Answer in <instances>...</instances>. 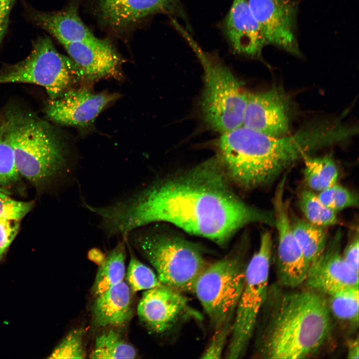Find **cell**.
I'll use <instances>...</instances> for the list:
<instances>
[{
    "instance_id": "5bb4252c",
    "label": "cell",
    "mask_w": 359,
    "mask_h": 359,
    "mask_svg": "<svg viewBox=\"0 0 359 359\" xmlns=\"http://www.w3.org/2000/svg\"><path fill=\"white\" fill-rule=\"evenodd\" d=\"M62 45L85 78L120 80L122 78L123 59L108 41L96 37Z\"/></svg>"
},
{
    "instance_id": "603a6c76",
    "label": "cell",
    "mask_w": 359,
    "mask_h": 359,
    "mask_svg": "<svg viewBox=\"0 0 359 359\" xmlns=\"http://www.w3.org/2000/svg\"><path fill=\"white\" fill-rule=\"evenodd\" d=\"M136 355V351L132 346L124 340L118 333L110 330L96 337L90 358L134 359Z\"/></svg>"
},
{
    "instance_id": "6da1fadb",
    "label": "cell",
    "mask_w": 359,
    "mask_h": 359,
    "mask_svg": "<svg viewBox=\"0 0 359 359\" xmlns=\"http://www.w3.org/2000/svg\"><path fill=\"white\" fill-rule=\"evenodd\" d=\"M99 214L110 236L167 222L221 246L248 224H274L273 212L252 207L235 193L218 156L139 187L102 205Z\"/></svg>"
},
{
    "instance_id": "8992f818",
    "label": "cell",
    "mask_w": 359,
    "mask_h": 359,
    "mask_svg": "<svg viewBox=\"0 0 359 359\" xmlns=\"http://www.w3.org/2000/svg\"><path fill=\"white\" fill-rule=\"evenodd\" d=\"M84 78L70 58L59 53L47 36L38 37L29 55L15 64L0 69V84L28 83L44 88L55 99Z\"/></svg>"
},
{
    "instance_id": "7a4b0ae2",
    "label": "cell",
    "mask_w": 359,
    "mask_h": 359,
    "mask_svg": "<svg viewBox=\"0 0 359 359\" xmlns=\"http://www.w3.org/2000/svg\"><path fill=\"white\" fill-rule=\"evenodd\" d=\"M280 286V285H279ZM269 287L256 342L258 358L301 359L317 351L331 329V311L323 294L312 290Z\"/></svg>"
},
{
    "instance_id": "4316f807",
    "label": "cell",
    "mask_w": 359,
    "mask_h": 359,
    "mask_svg": "<svg viewBox=\"0 0 359 359\" xmlns=\"http://www.w3.org/2000/svg\"><path fill=\"white\" fill-rule=\"evenodd\" d=\"M127 280L131 290H147L162 285L157 275L149 267L131 256L127 273Z\"/></svg>"
},
{
    "instance_id": "5b68a950",
    "label": "cell",
    "mask_w": 359,
    "mask_h": 359,
    "mask_svg": "<svg viewBox=\"0 0 359 359\" xmlns=\"http://www.w3.org/2000/svg\"><path fill=\"white\" fill-rule=\"evenodd\" d=\"M172 24L187 41L203 69L199 109L204 123L220 134L242 126L247 92L240 82L217 56L204 51L177 21Z\"/></svg>"
},
{
    "instance_id": "277c9868",
    "label": "cell",
    "mask_w": 359,
    "mask_h": 359,
    "mask_svg": "<svg viewBox=\"0 0 359 359\" xmlns=\"http://www.w3.org/2000/svg\"><path fill=\"white\" fill-rule=\"evenodd\" d=\"M123 238L154 267L162 285L180 292H192L208 265L199 247L158 224L136 228Z\"/></svg>"
},
{
    "instance_id": "30bf717a",
    "label": "cell",
    "mask_w": 359,
    "mask_h": 359,
    "mask_svg": "<svg viewBox=\"0 0 359 359\" xmlns=\"http://www.w3.org/2000/svg\"><path fill=\"white\" fill-rule=\"evenodd\" d=\"M116 93L95 92L85 88H72L50 99L44 111L52 122L67 126L85 128L118 97Z\"/></svg>"
},
{
    "instance_id": "ba28073f",
    "label": "cell",
    "mask_w": 359,
    "mask_h": 359,
    "mask_svg": "<svg viewBox=\"0 0 359 359\" xmlns=\"http://www.w3.org/2000/svg\"><path fill=\"white\" fill-rule=\"evenodd\" d=\"M245 268L239 255L208 264L193 291L215 329L232 323L243 288Z\"/></svg>"
},
{
    "instance_id": "83f0119b",
    "label": "cell",
    "mask_w": 359,
    "mask_h": 359,
    "mask_svg": "<svg viewBox=\"0 0 359 359\" xmlns=\"http://www.w3.org/2000/svg\"><path fill=\"white\" fill-rule=\"evenodd\" d=\"M317 196L328 208L337 212L358 205V197L347 188L337 183L320 191Z\"/></svg>"
},
{
    "instance_id": "836d02e7",
    "label": "cell",
    "mask_w": 359,
    "mask_h": 359,
    "mask_svg": "<svg viewBox=\"0 0 359 359\" xmlns=\"http://www.w3.org/2000/svg\"><path fill=\"white\" fill-rule=\"evenodd\" d=\"M15 0H0V45L6 33L10 11Z\"/></svg>"
},
{
    "instance_id": "7402d4cb",
    "label": "cell",
    "mask_w": 359,
    "mask_h": 359,
    "mask_svg": "<svg viewBox=\"0 0 359 359\" xmlns=\"http://www.w3.org/2000/svg\"><path fill=\"white\" fill-rule=\"evenodd\" d=\"M303 160L304 179L312 189L320 192L337 183L338 170L331 156L312 157L309 155Z\"/></svg>"
},
{
    "instance_id": "44dd1931",
    "label": "cell",
    "mask_w": 359,
    "mask_h": 359,
    "mask_svg": "<svg viewBox=\"0 0 359 359\" xmlns=\"http://www.w3.org/2000/svg\"><path fill=\"white\" fill-rule=\"evenodd\" d=\"M292 225L296 239L310 266L327 247V230L324 227L300 218H294Z\"/></svg>"
},
{
    "instance_id": "1f68e13d",
    "label": "cell",
    "mask_w": 359,
    "mask_h": 359,
    "mask_svg": "<svg viewBox=\"0 0 359 359\" xmlns=\"http://www.w3.org/2000/svg\"><path fill=\"white\" fill-rule=\"evenodd\" d=\"M19 226L18 220H0V263L3 260L10 244L17 235Z\"/></svg>"
},
{
    "instance_id": "ffe728a7",
    "label": "cell",
    "mask_w": 359,
    "mask_h": 359,
    "mask_svg": "<svg viewBox=\"0 0 359 359\" xmlns=\"http://www.w3.org/2000/svg\"><path fill=\"white\" fill-rule=\"evenodd\" d=\"M126 240L123 238L100 264L92 292L97 296L122 281L125 274Z\"/></svg>"
},
{
    "instance_id": "52a82bcc",
    "label": "cell",
    "mask_w": 359,
    "mask_h": 359,
    "mask_svg": "<svg viewBox=\"0 0 359 359\" xmlns=\"http://www.w3.org/2000/svg\"><path fill=\"white\" fill-rule=\"evenodd\" d=\"M272 247L271 234L265 231L261 236L258 250L245 268L243 288L232 322L226 358L237 359L243 355L253 336L267 296Z\"/></svg>"
},
{
    "instance_id": "9c48e42d",
    "label": "cell",
    "mask_w": 359,
    "mask_h": 359,
    "mask_svg": "<svg viewBox=\"0 0 359 359\" xmlns=\"http://www.w3.org/2000/svg\"><path fill=\"white\" fill-rule=\"evenodd\" d=\"M285 181L286 177H284L273 199L274 225L278 237L277 276L279 285L294 289L305 282L309 266L293 232L289 202L284 197Z\"/></svg>"
},
{
    "instance_id": "cb8c5ba5",
    "label": "cell",
    "mask_w": 359,
    "mask_h": 359,
    "mask_svg": "<svg viewBox=\"0 0 359 359\" xmlns=\"http://www.w3.org/2000/svg\"><path fill=\"white\" fill-rule=\"evenodd\" d=\"M20 183L12 150L6 138L0 116V191L10 194Z\"/></svg>"
},
{
    "instance_id": "9a60e30c",
    "label": "cell",
    "mask_w": 359,
    "mask_h": 359,
    "mask_svg": "<svg viewBox=\"0 0 359 359\" xmlns=\"http://www.w3.org/2000/svg\"><path fill=\"white\" fill-rule=\"evenodd\" d=\"M97 12L104 24L115 29L160 13L185 18L180 0H97Z\"/></svg>"
},
{
    "instance_id": "8fae6325",
    "label": "cell",
    "mask_w": 359,
    "mask_h": 359,
    "mask_svg": "<svg viewBox=\"0 0 359 359\" xmlns=\"http://www.w3.org/2000/svg\"><path fill=\"white\" fill-rule=\"evenodd\" d=\"M291 106L282 88L247 93L242 126L275 137L290 134Z\"/></svg>"
},
{
    "instance_id": "e575fe53",
    "label": "cell",
    "mask_w": 359,
    "mask_h": 359,
    "mask_svg": "<svg viewBox=\"0 0 359 359\" xmlns=\"http://www.w3.org/2000/svg\"><path fill=\"white\" fill-rule=\"evenodd\" d=\"M359 341L358 338L349 343L348 348L347 358L348 359H359Z\"/></svg>"
},
{
    "instance_id": "d590c367",
    "label": "cell",
    "mask_w": 359,
    "mask_h": 359,
    "mask_svg": "<svg viewBox=\"0 0 359 359\" xmlns=\"http://www.w3.org/2000/svg\"><path fill=\"white\" fill-rule=\"evenodd\" d=\"M89 258L96 262L100 261L101 264L105 258L104 254L99 249L97 248L92 249L88 253Z\"/></svg>"
},
{
    "instance_id": "7c38bea8",
    "label": "cell",
    "mask_w": 359,
    "mask_h": 359,
    "mask_svg": "<svg viewBox=\"0 0 359 359\" xmlns=\"http://www.w3.org/2000/svg\"><path fill=\"white\" fill-rule=\"evenodd\" d=\"M266 44L300 56L296 35L297 5L292 0H248Z\"/></svg>"
},
{
    "instance_id": "484cf974",
    "label": "cell",
    "mask_w": 359,
    "mask_h": 359,
    "mask_svg": "<svg viewBox=\"0 0 359 359\" xmlns=\"http://www.w3.org/2000/svg\"><path fill=\"white\" fill-rule=\"evenodd\" d=\"M330 311L338 318L358 324L359 287L342 290L330 295Z\"/></svg>"
},
{
    "instance_id": "e0dca14e",
    "label": "cell",
    "mask_w": 359,
    "mask_h": 359,
    "mask_svg": "<svg viewBox=\"0 0 359 359\" xmlns=\"http://www.w3.org/2000/svg\"><path fill=\"white\" fill-rule=\"evenodd\" d=\"M224 30L236 53L259 58L266 45L261 29L248 0H233L224 22Z\"/></svg>"
},
{
    "instance_id": "3957f363",
    "label": "cell",
    "mask_w": 359,
    "mask_h": 359,
    "mask_svg": "<svg viewBox=\"0 0 359 359\" xmlns=\"http://www.w3.org/2000/svg\"><path fill=\"white\" fill-rule=\"evenodd\" d=\"M0 117L20 176L41 188L63 173L67 166L65 148L50 124L16 106L7 108Z\"/></svg>"
},
{
    "instance_id": "4dcf8cb0",
    "label": "cell",
    "mask_w": 359,
    "mask_h": 359,
    "mask_svg": "<svg viewBox=\"0 0 359 359\" xmlns=\"http://www.w3.org/2000/svg\"><path fill=\"white\" fill-rule=\"evenodd\" d=\"M232 323H227L215 330L210 342L202 354L201 358H220L227 337L230 335Z\"/></svg>"
},
{
    "instance_id": "d6a6232c",
    "label": "cell",
    "mask_w": 359,
    "mask_h": 359,
    "mask_svg": "<svg viewBox=\"0 0 359 359\" xmlns=\"http://www.w3.org/2000/svg\"><path fill=\"white\" fill-rule=\"evenodd\" d=\"M359 235L358 233L346 248L342 254L346 262L359 273Z\"/></svg>"
},
{
    "instance_id": "4fadbf2b",
    "label": "cell",
    "mask_w": 359,
    "mask_h": 359,
    "mask_svg": "<svg viewBox=\"0 0 359 359\" xmlns=\"http://www.w3.org/2000/svg\"><path fill=\"white\" fill-rule=\"evenodd\" d=\"M341 232L339 230L319 258L309 266L305 282L309 288L331 295L345 289L359 287V273L341 253Z\"/></svg>"
},
{
    "instance_id": "f546056e",
    "label": "cell",
    "mask_w": 359,
    "mask_h": 359,
    "mask_svg": "<svg viewBox=\"0 0 359 359\" xmlns=\"http://www.w3.org/2000/svg\"><path fill=\"white\" fill-rule=\"evenodd\" d=\"M33 205L32 201L16 200L0 191V220L20 221L31 210Z\"/></svg>"
},
{
    "instance_id": "f1b7e54d",
    "label": "cell",
    "mask_w": 359,
    "mask_h": 359,
    "mask_svg": "<svg viewBox=\"0 0 359 359\" xmlns=\"http://www.w3.org/2000/svg\"><path fill=\"white\" fill-rule=\"evenodd\" d=\"M83 330L76 329L69 333L55 347L49 359H84Z\"/></svg>"
},
{
    "instance_id": "2e32d148",
    "label": "cell",
    "mask_w": 359,
    "mask_h": 359,
    "mask_svg": "<svg viewBox=\"0 0 359 359\" xmlns=\"http://www.w3.org/2000/svg\"><path fill=\"white\" fill-rule=\"evenodd\" d=\"M187 307V300L181 292L161 285L143 293L138 306L143 323L153 332L170 330Z\"/></svg>"
},
{
    "instance_id": "ac0fdd59",
    "label": "cell",
    "mask_w": 359,
    "mask_h": 359,
    "mask_svg": "<svg viewBox=\"0 0 359 359\" xmlns=\"http://www.w3.org/2000/svg\"><path fill=\"white\" fill-rule=\"evenodd\" d=\"M29 16L37 26L48 32L62 45L96 37L80 18L76 3L56 12L32 10Z\"/></svg>"
},
{
    "instance_id": "d6986e66",
    "label": "cell",
    "mask_w": 359,
    "mask_h": 359,
    "mask_svg": "<svg viewBox=\"0 0 359 359\" xmlns=\"http://www.w3.org/2000/svg\"><path fill=\"white\" fill-rule=\"evenodd\" d=\"M131 314V289L124 281L96 296L93 315L97 326H123L130 319Z\"/></svg>"
},
{
    "instance_id": "d4e9b609",
    "label": "cell",
    "mask_w": 359,
    "mask_h": 359,
    "mask_svg": "<svg viewBox=\"0 0 359 359\" xmlns=\"http://www.w3.org/2000/svg\"><path fill=\"white\" fill-rule=\"evenodd\" d=\"M299 203L306 220L313 224L326 227L338 222L337 212L326 206L310 190L301 192Z\"/></svg>"
}]
</instances>
